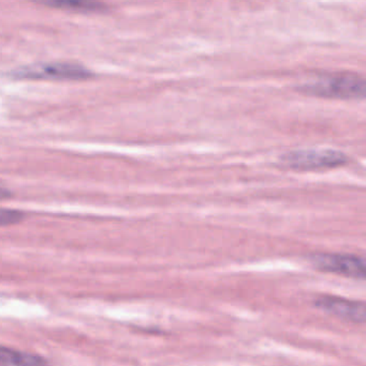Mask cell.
<instances>
[{
  "label": "cell",
  "instance_id": "cell-1",
  "mask_svg": "<svg viewBox=\"0 0 366 366\" xmlns=\"http://www.w3.org/2000/svg\"><path fill=\"white\" fill-rule=\"evenodd\" d=\"M299 91L326 99L366 100V77L355 75L323 77L301 86Z\"/></svg>",
  "mask_w": 366,
  "mask_h": 366
},
{
  "label": "cell",
  "instance_id": "cell-2",
  "mask_svg": "<svg viewBox=\"0 0 366 366\" xmlns=\"http://www.w3.org/2000/svg\"><path fill=\"white\" fill-rule=\"evenodd\" d=\"M279 161L286 168L309 171L343 166L348 162V156L334 149H303L282 154Z\"/></svg>",
  "mask_w": 366,
  "mask_h": 366
},
{
  "label": "cell",
  "instance_id": "cell-3",
  "mask_svg": "<svg viewBox=\"0 0 366 366\" xmlns=\"http://www.w3.org/2000/svg\"><path fill=\"white\" fill-rule=\"evenodd\" d=\"M318 270L345 277L366 280V261L353 255L317 254L311 257Z\"/></svg>",
  "mask_w": 366,
  "mask_h": 366
},
{
  "label": "cell",
  "instance_id": "cell-4",
  "mask_svg": "<svg viewBox=\"0 0 366 366\" xmlns=\"http://www.w3.org/2000/svg\"><path fill=\"white\" fill-rule=\"evenodd\" d=\"M14 76L29 79H84L91 76V73L77 64L57 62L26 67L16 71Z\"/></svg>",
  "mask_w": 366,
  "mask_h": 366
},
{
  "label": "cell",
  "instance_id": "cell-5",
  "mask_svg": "<svg viewBox=\"0 0 366 366\" xmlns=\"http://www.w3.org/2000/svg\"><path fill=\"white\" fill-rule=\"evenodd\" d=\"M319 309L353 323H366V303L340 297L322 296L316 301Z\"/></svg>",
  "mask_w": 366,
  "mask_h": 366
},
{
  "label": "cell",
  "instance_id": "cell-6",
  "mask_svg": "<svg viewBox=\"0 0 366 366\" xmlns=\"http://www.w3.org/2000/svg\"><path fill=\"white\" fill-rule=\"evenodd\" d=\"M0 361L3 366H45V361L41 357L31 353H22L3 347L0 350Z\"/></svg>",
  "mask_w": 366,
  "mask_h": 366
},
{
  "label": "cell",
  "instance_id": "cell-7",
  "mask_svg": "<svg viewBox=\"0 0 366 366\" xmlns=\"http://www.w3.org/2000/svg\"><path fill=\"white\" fill-rule=\"evenodd\" d=\"M51 7L62 8V9L94 10L97 8V4L93 0H37Z\"/></svg>",
  "mask_w": 366,
  "mask_h": 366
},
{
  "label": "cell",
  "instance_id": "cell-8",
  "mask_svg": "<svg viewBox=\"0 0 366 366\" xmlns=\"http://www.w3.org/2000/svg\"><path fill=\"white\" fill-rule=\"evenodd\" d=\"M0 217H1V225H11V224L18 223L23 219V213L20 211L10 210V209L9 210L3 209Z\"/></svg>",
  "mask_w": 366,
  "mask_h": 366
}]
</instances>
